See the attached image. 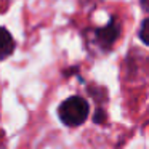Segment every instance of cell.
<instances>
[{
	"label": "cell",
	"instance_id": "6da1fadb",
	"mask_svg": "<svg viewBox=\"0 0 149 149\" xmlns=\"http://www.w3.org/2000/svg\"><path fill=\"white\" fill-rule=\"evenodd\" d=\"M90 107L88 103L80 96H71L64 100L58 107V116L61 122L68 127H79L87 120Z\"/></svg>",
	"mask_w": 149,
	"mask_h": 149
},
{
	"label": "cell",
	"instance_id": "3957f363",
	"mask_svg": "<svg viewBox=\"0 0 149 149\" xmlns=\"http://www.w3.org/2000/svg\"><path fill=\"white\" fill-rule=\"evenodd\" d=\"M15 52V40L5 27H0V61Z\"/></svg>",
	"mask_w": 149,
	"mask_h": 149
},
{
	"label": "cell",
	"instance_id": "7a4b0ae2",
	"mask_svg": "<svg viewBox=\"0 0 149 149\" xmlns=\"http://www.w3.org/2000/svg\"><path fill=\"white\" fill-rule=\"evenodd\" d=\"M119 34H120V26L116 19H112L107 26L95 29L93 36H95V40L98 42V45H101L103 48H111L114 45V42L117 40Z\"/></svg>",
	"mask_w": 149,
	"mask_h": 149
},
{
	"label": "cell",
	"instance_id": "277c9868",
	"mask_svg": "<svg viewBox=\"0 0 149 149\" xmlns=\"http://www.w3.org/2000/svg\"><path fill=\"white\" fill-rule=\"evenodd\" d=\"M139 39H141L146 45H149V18L141 23V27H139Z\"/></svg>",
	"mask_w": 149,
	"mask_h": 149
}]
</instances>
